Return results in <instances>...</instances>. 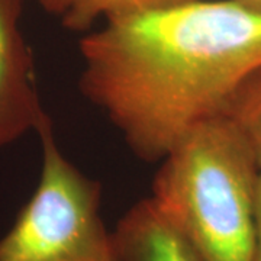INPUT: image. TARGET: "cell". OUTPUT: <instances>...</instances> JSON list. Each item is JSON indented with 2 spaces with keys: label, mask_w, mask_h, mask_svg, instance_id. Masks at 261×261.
<instances>
[{
  "label": "cell",
  "mask_w": 261,
  "mask_h": 261,
  "mask_svg": "<svg viewBox=\"0 0 261 261\" xmlns=\"http://www.w3.org/2000/svg\"><path fill=\"white\" fill-rule=\"evenodd\" d=\"M260 173L250 141L221 113L161 159L149 197L203 261H251Z\"/></svg>",
  "instance_id": "cell-2"
},
{
  "label": "cell",
  "mask_w": 261,
  "mask_h": 261,
  "mask_svg": "<svg viewBox=\"0 0 261 261\" xmlns=\"http://www.w3.org/2000/svg\"><path fill=\"white\" fill-rule=\"evenodd\" d=\"M35 132L42 151L39 181L0 240V261H113L100 183L63 154L48 115Z\"/></svg>",
  "instance_id": "cell-3"
},
{
  "label": "cell",
  "mask_w": 261,
  "mask_h": 261,
  "mask_svg": "<svg viewBox=\"0 0 261 261\" xmlns=\"http://www.w3.org/2000/svg\"><path fill=\"white\" fill-rule=\"evenodd\" d=\"M111 241L113 261H203L151 197L122 216Z\"/></svg>",
  "instance_id": "cell-5"
},
{
  "label": "cell",
  "mask_w": 261,
  "mask_h": 261,
  "mask_svg": "<svg viewBox=\"0 0 261 261\" xmlns=\"http://www.w3.org/2000/svg\"><path fill=\"white\" fill-rule=\"evenodd\" d=\"M35 2L42 9L47 10L48 13H53V15H57L61 18L70 0H35Z\"/></svg>",
  "instance_id": "cell-9"
},
{
  "label": "cell",
  "mask_w": 261,
  "mask_h": 261,
  "mask_svg": "<svg viewBox=\"0 0 261 261\" xmlns=\"http://www.w3.org/2000/svg\"><path fill=\"white\" fill-rule=\"evenodd\" d=\"M23 0H0V149L37 130L47 116L32 49L20 28Z\"/></svg>",
  "instance_id": "cell-4"
},
{
  "label": "cell",
  "mask_w": 261,
  "mask_h": 261,
  "mask_svg": "<svg viewBox=\"0 0 261 261\" xmlns=\"http://www.w3.org/2000/svg\"><path fill=\"white\" fill-rule=\"evenodd\" d=\"M192 0H70L61 15L65 28L73 32H89L99 20L167 9Z\"/></svg>",
  "instance_id": "cell-6"
},
{
  "label": "cell",
  "mask_w": 261,
  "mask_h": 261,
  "mask_svg": "<svg viewBox=\"0 0 261 261\" xmlns=\"http://www.w3.org/2000/svg\"><path fill=\"white\" fill-rule=\"evenodd\" d=\"M80 57L84 97L137 159L160 163L261 68V10L192 0L109 19L84 34Z\"/></svg>",
  "instance_id": "cell-1"
},
{
  "label": "cell",
  "mask_w": 261,
  "mask_h": 261,
  "mask_svg": "<svg viewBox=\"0 0 261 261\" xmlns=\"http://www.w3.org/2000/svg\"><path fill=\"white\" fill-rule=\"evenodd\" d=\"M238 3H241L244 6H248L251 9L261 10V0H235Z\"/></svg>",
  "instance_id": "cell-10"
},
{
  "label": "cell",
  "mask_w": 261,
  "mask_h": 261,
  "mask_svg": "<svg viewBox=\"0 0 261 261\" xmlns=\"http://www.w3.org/2000/svg\"><path fill=\"white\" fill-rule=\"evenodd\" d=\"M251 261H261V173L255 193L254 206V245H252Z\"/></svg>",
  "instance_id": "cell-8"
},
{
  "label": "cell",
  "mask_w": 261,
  "mask_h": 261,
  "mask_svg": "<svg viewBox=\"0 0 261 261\" xmlns=\"http://www.w3.org/2000/svg\"><path fill=\"white\" fill-rule=\"evenodd\" d=\"M222 113L243 130L261 166V68L238 87Z\"/></svg>",
  "instance_id": "cell-7"
}]
</instances>
